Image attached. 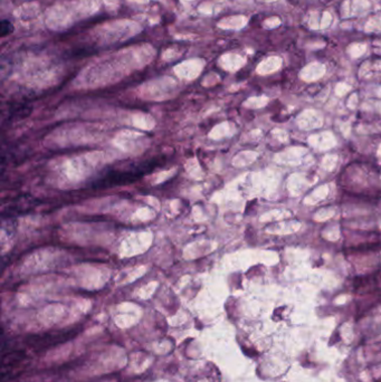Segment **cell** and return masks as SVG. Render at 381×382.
<instances>
[{"label":"cell","mask_w":381,"mask_h":382,"mask_svg":"<svg viewBox=\"0 0 381 382\" xmlns=\"http://www.w3.org/2000/svg\"><path fill=\"white\" fill-rule=\"evenodd\" d=\"M0 26H1V27H0L1 37H7L14 33L15 28L12 22H9V20H3V22H1V25Z\"/></svg>","instance_id":"7a4b0ae2"},{"label":"cell","mask_w":381,"mask_h":382,"mask_svg":"<svg viewBox=\"0 0 381 382\" xmlns=\"http://www.w3.org/2000/svg\"><path fill=\"white\" fill-rule=\"evenodd\" d=\"M158 165H159V162L151 160V161L144 162L143 165L137 166L130 170L111 171V172H107L100 182H98V184L109 187V186H115V184H130V182L140 178L144 173L154 170Z\"/></svg>","instance_id":"6da1fadb"}]
</instances>
